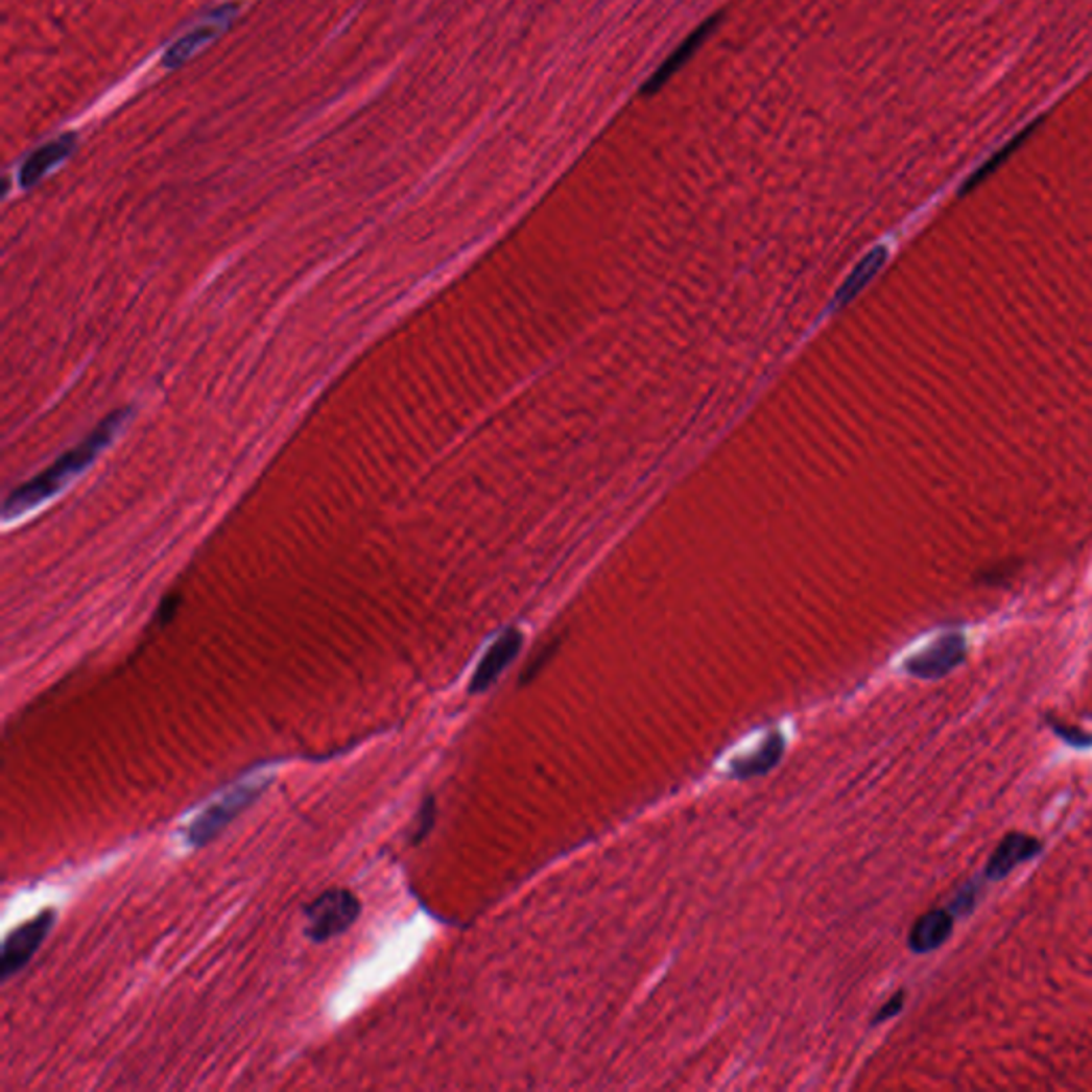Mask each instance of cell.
Masks as SVG:
<instances>
[{
	"instance_id": "cell-1",
	"label": "cell",
	"mask_w": 1092,
	"mask_h": 1092,
	"mask_svg": "<svg viewBox=\"0 0 1092 1092\" xmlns=\"http://www.w3.org/2000/svg\"><path fill=\"white\" fill-rule=\"evenodd\" d=\"M130 419V408L116 410L110 414L103 423H98L96 429L79 442L75 449L67 451L61 459H56L45 472L24 482L20 489H16L3 508V519L9 523L14 519H20L28 511L41 506L45 500L52 498L58 491H63L77 474H81L94 457L101 453L105 446L112 444V440L122 431V427Z\"/></svg>"
},
{
	"instance_id": "cell-2",
	"label": "cell",
	"mask_w": 1092,
	"mask_h": 1092,
	"mask_svg": "<svg viewBox=\"0 0 1092 1092\" xmlns=\"http://www.w3.org/2000/svg\"><path fill=\"white\" fill-rule=\"evenodd\" d=\"M267 783H269V779L241 783V785L229 789L220 801L210 805L201 815H196V820L188 828L190 846L192 848L208 846V842L214 840L239 813H243L261 797V793L267 789Z\"/></svg>"
},
{
	"instance_id": "cell-3",
	"label": "cell",
	"mask_w": 1092,
	"mask_h": 1092,
	"mask_svg": "<svg viewBox=\"0 0 1092 1092\" xmlns=\"http://www.w3.org/2000/svg\"><path fill=\"white\" fill-rule=\"evenodd\" d=\"M359 913L361 903L353 892L341 887L327 889L306 907V936L314 943H325L349 930Z\"/></svg>"
},
{
	"instance_id": "cell-4",
	"label": "cell",
	"mask_w": 1092,
	"mask_h": 1092,
	"mask_svg": "<svg viewBox=\"0 0 1092 1092\" xmlns=\"http://www.w3.org/2000/svg\"><path fill=\"white\" fill-rule=\"evenodd\" d=\"M54 918H56L54 911H43L34 920L22 924L20 928H16L7 934L5 943H3V958H0V973H3L5 981L9 977H14L16 973H20L30 963L34 952L43 946V941L49 934V930H52Z\"/></svg>"
},
{
	"instance_id": "cell-5",
	"label": "cell",
	"mask_w": 1092,
	"mask_h": 1092,
	"mask_svg": "<svg viewBox=\"0 0 1092 1092\" xmlns=\"http://www.w3.org/2000/svg\"><path fill=\"white\" fill-rule=\"evenodd\" d=\"M235 14H237V5H222V7L214 9L212 14H208L201 22H196L188 32H184L175 43H171L167 47V52L163 56V65L167 69H175L182 63H186L188 58H192L198 49L208 45L210 41H214L220 32H224L231 26V22L235 20Z\"/></svg>"
},
{
	"instance_id": "cell-6",
	"label": "cell",
	"mask_w": 1092,
	"mask_h": 1092,
	"mask_svg": "<svg viewBox=\"0 0 1092 1092\" xmlns=\"http://www.w3.org/2000/svg\"><path fill=\"white\" fill-rule=\"evenodd\" d=\"M967 656V640L963 634H948L934 640L930 647L916 654L907 664V672L918 679H941L963 664Z\"/></svg>"
},
{
	"instance_id": "cell-7",
	"label": "cell",
	"mask_w": 1092,
	"mask_h": 1092,
	"mask_svg": "<svg viewBox=\"0 0 1092 1092\" xmlns=\"http://www.w3.org/2000/svg\"><path fill=\"white\" fill-rule=\"evenodd\" d=\"M719 22H721V16H713L709 20H705L691 34H687L679 43V47L674 49V52L649 75L647 81H644L642 94H654V92L662 90L693 56H696V52L707 43V39L715 32Z\"/></svg>"
},
{
	"instance_id": "cell-8",
	"label": "cell",
	"mask_w": 1092,
	"mask_h": 1092,
	"mask_svg": "<svg viewBox=\"0 0 1092 1092\" xmlns=\"http://www.w3.org/2000/svg\"><path fill=\"white\" fill-rule=\"evenodd\" d=\"M521 644H523V634L519 630L504 632L498 640L491 644L489 651L480 660V664L470 681L468 691L470 693L486 691L495 681H498V676L515 662V658L521 651Z\"/></svg>"
},
{
	"instance_id": "cell-9",
	"label": "cell",
	"mask_w": 1092,
	"mask_h": 1092,
	"mask_svg": "<svg viewBox=\"0 0 1092 1092\" xmlns=\"http://www.w3.org/2000/svg\"><path fill=\"white\" fill-rule=\"evenodd\" d=\"M75 143H77L75 135L67 133V135H61L54 141L41 145L39 150H34L24 161V165L20 169V186L22 188H30L37 182H41L49 171H52L54 167H58L65 159H69L73 155Z\"/></svg>"
},
{
	"instance_id": "cell-10",
	"label": "cell",
	"mask_w": 1092,
	"mask_h": 1092,
	"mask_svg": "<svg viewBox=\"0 0 1092 1092\" xmlns=\"http://www.w3.org/2000/svg\"><path fill=\"white\" fill-rule=\"evenodd\" d=\"M1041 850V842L1028 834H1010L1003 838L1001 846L997 848V852L992 854L990 862H988V869H986V875L990 879H1003L1007 877L1018 864L1030 860L1037 856V852Z\"/></svg>"
},
{
	"instance_id": "cell-11",
	"label": "cell",
	"mask_w": 1092,
	"mask_h": 1092,
	"mask_svg": "<svg viewBox=\"0 0 1092 1092\" xmlns=\"http://www.w3.org/2000/svg\"><path fill=\"white\" fill-rule=\"evenodd\" d=\"M954 930V916L950 911L934 909L922 916L909 934V948L916 954H928L939 950L950 939Z\"/></svg>"
},
{
	"instance_id": "cell-12",
	"label": "cell",
	"mask_w": 1092,
	"mask_h": 1092,
	"mask_svg": "<svg viewBox=\"0 0 1092 1092\" xmlns=\"http://www.w3.org/2000/svg\"><path fill=\"white\" fill-rule=\"evenodd\" d=\"M785 752V738L781 732H773L764 742L762 747L747 756V758H740V760H734L732 762V770L730 775L734 779H752V777H758V775H764L768 773L770 768H775L781 760Z\"/></svg>"
},
{
	"instance_id": "cell-13",
	"label": "cell",
	"mask_w": 1092,
	"mask_h": 1092,
	"mask_svg": "<svg viewBox=\"0 0 1092 1092\" xmlns=\"http://www.w3.org/2000/svg\"><path fill=\"white\" fill-rule=\"evenodd\" d=\"M887 259V251L883 245L875 247V251H871L858 265L856 269L850 274V278L846 280V284L840 286V290L836 292V300H834V306H846L850 304L854 296L875 278V274L883 267Z\"/></svg>"
},
{
	"instance_id": "cell-14",
	"label": "cell",
	"mask_w": 1092,
	"mask_h": 1092,
	"mask_svg": "<svg viewBox=\"0 0 1092 1092\" xmlns=\"http://www.w3.org/2000/svg\"><path fill=\"white\" fill-rule=\"evenodd\" d=\"M435 824V799L433 797H427L421 805V811L417 815V828L412 832V842H421L423 838H427V834L431 832Z\"/></svg>"
},
{
	"instance_id": "cell-15",
	"label": "cell",
	"mask_w": 1092,
	"mask_h": 1092,
	"mask_svg": "<svg viewBox=\"0 0 1092 1092\" xmlns=\"http://www.w3.org/2000/svg\"><path fill=\"white\" fill-rule=\"evenodd\" d=\"M975 895H977V887H973V885H967L965 889H960V892H958V897L954 899V903H952V907H950V913H952V916H954V913H956V916H965V913H969V911L973 909V905H975Z\"/></svg>"
},
{
	"instance_id": "cell-16",
	"label": "cell",
	"mask_w": 1092,
	"mask_h": 1092,
	"mask_svg": "<svg viewBox=\"0 0 1092 1092\" xmlns=\"http://www.w3.org/2000/svg\"><path fill=\"white\" fill-rule=\"evenodd\" d=\"M903 1003H905V992H899V995L892 997V999H889V1001L879 1010V1014L875 1016L873 1024H879V1022H883V1020L895 1018V1016L903 1010Z\"/></svg>"
},
{
	"instance_id": "cell-17",
	"label": "cell",
	"mask_w": 1092,
	"mask_h": 1092,
	"mask_svg": "<svg viewBox=\"0 0 1092 1092\" xmlns=\"http://www.w3.org/2000/svg\"><path fill=\"white\" fill-rule=\"evenodd\" d=\"M1057 732H1059L1067 742L1075 744V747H1088V744H1092V738H1090V736H1082V732H1077V730H1075V732H1073V730L1067 732L1065 728H1057Z\"/></svg>"
},
{
	"instance_id": "cell-18",
	"label": "cell",
	"mask_w": 1092,
	"mask_h": 1092,
	"mask_svg": "<svg viewBox=\"0 0 1092 1092\" xmlns=\"http://www.w3.org/2000/svg\"><path fill=\"white\" fill-rule=\"evenodd\" d=\"M175 611H177V598H173V595H169V598L163 602V607H161V611H159V619H161L163 623H167V621L175 615Z\"/></svg>"
}]
</instances>
